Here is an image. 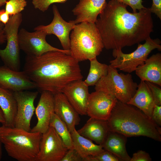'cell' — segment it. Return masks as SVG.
Returning <instances> with one entry per match:
<instances>
[{"instance_id":"cell-3","label":"cell","mask_w":161,"mask_h":161,"mask_svg":"<svg viewBox=\"0 0 161 161\" xmlns=\"http://www.w3.org/2000/svg\"><path fill=\"white\" fill-rule=\"evenodd\" d=\"M111 131L127 137L143 136L161 141V128L140 109L117 100L107 120Z\"/></svg>"},{"instance_id":"cell-15","label":"cell","mask_w":161,"mask_h":161,"mask_svg":"<svg viewBox=\"0 0 161 161\" xmlns=\"http://www.w3.org/2000/svg\"><path fill=\"white\" fill-rule=\"evenodd\" d=\"M88 87L82 79H80L68 84L61 92L79 115H87V108L90 94Z\"/></svg>"},{"instance_id":"cell-12","label":"cell","mask_w":161,"mask_h":161,"mask_svg":"<svg viewBox=\"0 0 161 161\" xmlns=\"http://www.w3.org/2000/svg\"><path fill=\"white\" fill-rule=\"evenodd\" d=\"M53 18L49 24L39 25L34 28V30H39L47 35L53 34L58 39L63 49L69 50L70 48V33L76 24L74 20L67 22L61 16L57 7L54 5L52 7Z\"/></svg>"},{"instance_id":"cell-10","label":"cell","mask_w":161,"mask_h":161,"mask_svg":"<svg viewBox=\"0 0 161 161\" xmlns=\"http://www.w3.org/2000/svg\"><path fill=\"white\" fill-rule=\"evenodd\" d=\"M68 150L54 129L49 126L42 134L35 161H61Z\"/></svg>"},{"instance_id":"cell-21","label":"cell","mask_w":161,"mask_h":161,"mask_svg":"<svg viewBox=\"0 0 161 161\" xmlns=\"http://www.w3.org/2000/svg\"><path fill=\"white\" fill-rule=\"evenodd\" d=\"M127 103L137 107L151 119L155 104L151 91L145 81L141 80L135 94Z\"/></svg>"},{"instance_id":"cell-14","label":"cell","mask_w":161,"mask_h":161,"mask_svg":"<svg viewBox=\"0 0 161 161\" xmlns=\"http://www.w3.org/2000/svg\"><path fill=\"white\" fill-rule=\"evenodd\" d=\"M0 86L13 92L36 88L23 71H15L4 65L0 66Z\"/></svg>"},{"instance_id":"cell-18","label":"cell","mask_w":161,"mask_h":161,"mask_svg":"<svg viewBox=\"0 0 161 161\" xmlns=\"http://www.w3.org/2000/svg\"><path fill=\"white\" fill-rule=\"evenodd\" d=\"M54 95V113L65 123L71 132L79 124V114L62 93Z\"/></svg>"},{"instance_id":"cell-41","label":"cell","mask_w":161,"mask_h":161,"mask_svg":"<svg viewBox=\"0 0 161 161\" xmlns=\"http://www.w3.org/2000/svg\"></svg>"},{"instance_id":"cell-11","label":"cell","mask_w":161,"mask_h":161,"mask_svg":"<svg viewBox=\"0 0 161 161\" xmlns=\"http://www.w3.org/2000/svg\"><path fill=\"white\" fill-rule=\"evenodd\" d=\"M13 92L17 103L15 127L30 131L31 120L35 109L34 102L38 92L28 90Z\"/></svg>"},{"instance_id":"cell-7","label":"cell","mask_w":161,"mask_h":161,"mask_svg":"<svg viewBox=\"0 0 161 161\" xmlns=\"http://www.w3.org/2000/svg\"><path fill=\"white\" fill-rule=\"evenodd\" d=\"M161 41L158 39L150 37L143 44H138L137 49L128 54L123 53L122 49H113L112 55L115 58L110 61V65L124 72L130 73L134 71L139 66L143 65L151 52L157 49L161 50Z\"/></svg>"},{"instance_id":"cell-19","label":"cell","mask_w":161,"mask_h":161,"mask_svg":"<svg viewBox=\"0 0 161 161\" xmlns=\"http://www.w3.org/2000/svg\"><path fill=\"white\" fill-rule=\"evenodd\" d=\"M141 80L161 86V54L157 53L147 58L144 63L135 70Z\"/></svg>"},{"instance_id":"cell-17","label":"cell","mask_w":161,"mask_h":161,"mask_svg":"<svg viewBox=\"0 0 161 161\" xmlns=\"http://www.w3.org/2000/svg\"><path fill=\"white\" fill-rule=\"evenodd\" d=\"M107 2L106 0H79L72 12L75 24L83 22L95 23Z\"/></svg>"},{"instance_id":"cell-33","label":"cell","mask_w":161,"mask_h":161,"mask_svg":"<svg viewBox=\"0 0 161 161\" xmlns=\"http://www.w3.org/2000/svg\"><path fill=\"white\" fill-rule=\"evenodd\" d=\"M152 159L149 154L144 151L139 150L134 153L130 161H151Z\"/></svg>"},{"instance_id":"cell-22","label":"cell","mask_w":161,"mask_h":161,"mask_svg":"<svg viewBox=\"0 0 161 161\" xmlns=\"http://www.w3.org/2000/svg\"><path fill=\"white\" fill-rule=\"evenodd\" d=\"M127 137L121 134L110 131L102 145L103 148L116 156L120 161H130L131 157L126 148Z\"/></svg>"},{"instance_id":"cell-27","label":"cell","mask_w":161,"mask_h":161,"mask_svg":"<svg viewBox=\"0 0 161 161\" xmlns=\"http://www.w3.org/2000/svg\"><path fill=\"white\" fill-rule=\"evenodd\" d=\"M5 10L10 16L21 13L27 5L26 0H8L5 3Z\"/></svg>"},{"instance_id":"cell-38","label":"cell","mask_w":161,"mask_h":161,"mask_svg":"<svg viewBox=\"0 0 161 161\" xmlns=\"http://www.w3.org/2000/svg\"><path fill=\"white\" fill-rule=\"evenodd\" d=\"M0 123L2 125H4L5 124V120L4 114L2 111L0 107Z\"/></svg>"},{"instance_id":"cell-2","label":"cell","mask_w":161,"mask_h":161,"mask_svg":"<svg viewBox=\"0 0 161 161\" xmlns=\"http://www.w3.org/2000/svg\"><path fill=\"white\" fill-rule=\"evenodd\" d=\"M79 62L70 55L51 51L38 57L27 55L23 71L39 90L54 95L69 83L82 79Z\"/></svg>"},{"instance_id":"cell-29","label":"cell","mask_w":161,"mask_h":161,"mask_svg":"<svg viewBox=\"0 0 161 161\" xmlns=\"http://www.w3.org/2000/svg\"><path fill=\"white\" fill-rule=\"evenodd\" d=\"M67 0H32V4L35 9L45 12L54 3H64Z\"/></svg>"},{"instance_id":"cell-31","label":"cell","mask_w":161,"mask_h":161,"mask_svg":"<svg viewBox=\"0 0 161 161\" xmlns=\"http://www.w3.org/2000/svg\"><path fill=\"white\" fill-rule=\"evenodd\" d=\"M83 159L73 148L69 149L61 161H82Z\"/></svg>"},{"instance_id":"cell-1","label":"cell","mask_w":161,"mask_h":161,"mask_svg":"<svg viewBox=\"0 0 161 161\" xmlns=\"http://www.w3.org/2000/svg\"><path fill=\"white\" fill-rule=\"evenodd\" d=\"M127 6L118 0H110L95 23L106 49H122L140 44L150 37L153 31L149 8L131 13L127 10Z\"/></svg>"},{"instance_id":"cell-13","label":"cell","mask_w":161,"mask_h":161,"mask_svg":"<svg viewBox=\"0 0 161 161\" xmlns=\"http://www.w3.org/2000/svg\"><path fill=\"white\" fill-rule=\"evenodd\" d=\"M117 100L109 93L95 90L89 94L87 115L91 118L107 120Z\"/></svg>"},{"instance_id":"cell-37","label":"cell","mask_w":161,"mask_h":161,"mask_svg":"<svg viewBox=\"0 0 161 161\" xmlns=\"http://www.w3.org/2000/svg\"><path fill=\"white\" fill-rule=\"evenodd\" d=\"M4 24L0 22V44L4 43L6 41L5 35L4 31Z\"/></svg>"},{"instance_id":"cell-24","label":"cell","mask_w":161,"mask_h":161,"mask_svg":"<svg viewBox=\"0 0 161 161\" xmlns=\"http://www.w3.org/2000/svg\"><path fill=\"white\" fill-rule=\"evenodd\" d=\"M0 107L4 114L5 126L15 127L17 103L13 92L0 86Z\"/></svg>"},{"instance_id":"cell-8","label":"cell","mask_w":161,"mask_h":161,"mask_svg":"<svg viewBox=\"0 0 161 161\" xmlns=\"http://www.w3.org/2000/svg\"><path fill=\"white\" fill-rule=\"evenodd\" d=\"M22 21V15L21 13L10 16L4 27L7 45L4 49L0 48V58L4 65L16 71H19L20 67L18 33Z\"/></svg>"},{"instance_id":"cell-40","label":"cell","mask_w":161,"mask_h":161,"mask_svg":"<svg viewBox=\"0 0 161 161\" xmlns=\"http://www.w3.org/2000/svg\"><path fill=\"white\" fill-rule=\"evenodd\" d=\"M7 0H0V7L5 4Z\"/></svg>"},{"instance_id":"cell-25","label":"cell","mask_w":161,"mask_h":161,"mask_svg":"<svg viewBox=\"0 0 161 161\" xmlns=\"http://www.w3.org/2000/svg\"><path fill=\"white\" fill-rule=\"evenodd\" d=\"M90 67L88 75L84 81L88 86H95L103 77L107 74L109 65L99 62L95 58L90 60Z\"/></svg>"},{"instance_id":"cell-23","label":"cell","mask_w":161,"mask_h":161,"mask_svg":"<svg viewBox=\"0 0 161 161\" xmlns=\"http://www.w3.org/2000/svg\"><path fill=\"white\" fill-rule=\"evenodd\" d=\"M71 133L73 148L83 160L89 156L97 155L104 150L102 145L96 144L91 140L81 136L76 129Z\"/></svg>"},{"instance_id":"cell-20","label":"cell","mask_w":161,"mask_h":161,"mask_svg":"<svg viewBox=\"0 0 161 161\" xmlns=\"http://www.w3.org/2000/svg\"><path fill=\"white\" fill-rule=\"evenodd\" d=\"M77 131L81 136L102 145L111 131L107 120L90 117Z\"/></svg>"},{"instance_id":"cell-39","label":"cell","mask_w":161,"mask_h":161,"mask_svg":"<svg viewBox=\"0 0 161 161\" xmlns=\"http://www.w3.org/2000/svg\"><path fill=\"white\" fill-rule=\"evenodd\" d=\"M2 143L0 139V161L1 160L2 157Z\"/></svg>"},{"instance_id":"cell-28","label":"cell","mask_w":161,"mask_h":161,"mask_svg":"<svg viewBox=\"0 0 161 161\" xmlns=\"http://www.w3.org/2000/svg\"><path fill=\"white\" fill-rule=\"evenodd\" d=\"M83 161H119V159L110 151L105 150L95 156L88 157L83 160Z\"/></svg>"},{"instance_id":"cell-32","label":"cell","mask_w":161,"mask_h":161,"mask_svg":"<svg viewBox=\"0 0 161 161\" xmlns=\"http://www.w3.org/2000/svg\"><path fill=\"white\" fill-rule=\"evenodd\" d=\"M120 2L129 5L132 9L133 13L145 8L142 4V0H119Z\"/></svg>"},{"instance_id":"cell-4","label":"cell","mask_w":161,"mask_h":161,"mask_svg":"<svg viewBox=\"0 0 161 161\" xmlns=\"http://www.w3.org/2000/svg\"><path fill=\"white\" fill-rule=\"evenodd\" d=\"M42 134L2 125L0 139L8 155L18 161H35Z\"/></svg>"},{"instance_id":"cell-35","label":"cell","mask_w":161,"mask_h":161,"mask_svg":"<svg viewBox=\"0 0 161 161\" xmlns=\"http://www.w3.org/2000/svg\"><path fill=\"white\" fill-rule=\"evenodd\" d=\"M149 9L151 13L155 14L161 20V0H152V5Z\"/></svg>"},{"instance_id":"cell-36","label":"cell","mask_w":161,"mask_h":161,"mask_svg":"<svg viewBox=\"0 0 161 161\" xmlns=\"http://www.w3.org/2000/svg\"><path fill=\"white\" fill-rule=\"evenodd\" d=\"M10 16L6 12L5 9L0 10V22L6 24L8 22Z\"/></svg>"},{"instance_id":"cell-5","label":"cell","mask_w":161,"mask_h":161,"mask_svg":"<svg viewBox=\"0 0 161 161\" xmlns=\"http://www.w3.org/2000/svg\"><path fill=\"white\" fill-rule=\"evenodd\" d=\"M70 38V55L79 62L96 58L104 48L95 23L85 21L76 24Z\"/></svg>"},{"instance_id":"cell-16","label":"cell","mask_w":161,"mask_h":161,"mask_svg":"<svg viewBox=\"0 0 161 161\" xmlns=\"http://www.w3.org/2000/svg\"><path fill=\"white\" fill-rule=\"evenodd\" d=\"M35 112L37 122L30 131L42 134L48 129L52 115L54 112V94L47 91L42 92Z\"/></svg>"},{"instance_id":"cell-30","label":"cell","mask_w":161,"mask_h":161,"mask_svg":"<svg viewBox=\"0 0 161 161\" xmlns=\"http://www.w3.org/2000/svg\"><path fill=\"white\" fill-rule=\"evenodd\" d=\"M150 88L154 97L155 104L161 105V89L154 83L145 81Z\"/></svg>"},{"instance_id":"cell-26","label":"cell","mask_w":161,"mask_h":161,"mask_svg":"<svg viewBox=\"0 0 161 161\" xmlns=\"http://www.w3.org/2000/svg\"><path fill=\"white\" fill-rule=\"evenodd\" d=\"M49 126L54 129L68 149L73 148L70 132L65 123L54 112L52 115Z\"/></svg>"},{"instance_id":"cell-6","label":"cell","mask_w":161,"mask_h":161,"mask_svg":"<svg viewBox=\"0 0 161 161\" xmlns=\"http://www.w3.org/2000/svg\"><path fill=\"white\" fill-rule=\"evenodd\" d=\"M137 86L131 74L119 73L117 68L109 65L107 74L98 81L95 89L96 91L109 93L117 100L127 103L135 94Z\"/></svg>"},{"instance_id":"cell-34","label":"cell","mask_w":161,"mask_h":161,"mask_svg":"<svg viewBox=\"0 0 161 161\" xmlns=\"http://www.w3.org/2000/svg\"><path fill=\"white\" fill-rule=\"evenodd\" d=\"M151 120L156 124L161 126V105H155L154 106L151 118Z\"/></svg>"},{"instance_id":"cell-9","label":"cell","mask_w":161,"mask_h":161,"mask_svg":"<svg viewBox=\"0 0 161 161\" xmlns=\"http://www.w3.org/2000/svg\"><path fill=\"white\" fill-rule=\"evenodd\" d=\"M47 35L44 32L35 30L30 32L24 28L21 29L18 33L20 49L27 55L38 57L49 52L59 51L70 55V50L60 49L53 47L46 41Z\"/></svg>"}]
</instances>
